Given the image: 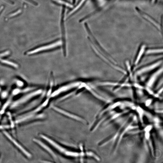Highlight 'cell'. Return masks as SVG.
Returning a JSON list of instances; mask_svg holds the SVG:
<instances>
[{"label": "cell", "instance_id": "obj_1", "mask_svg": "<svg viewBox=\"0 0 163 163\" xmlns=\"http://www.w3.org/2000/svg\"><path fill=\"white\" fill-rule=\"evenodd\" d=\"M42 92V90L39 89L36 91L31 92L26 96H24L22 98L20 99L17 101L15 102L12 105V107H16L20 104H23L25 102H26L32 98L33 97L37 95L41 94Z\"/></svg>", "mask_w": 163, "mask_h": 163}, {"label": "cell", "instance_id": "obj_2", "mask_svg": "<svg viewBox=\"0 0 163 163\" xmlns=\"http://www.w3.org/2000/svg\"><path fill=\"white\" fill-rule=\"evenodd\" d=\"M61 44V41H58L55 43H52L48 45L44 46L35 49H34V50L30 51L28 52L27 54L28 55H31L38 53L42 51H43L48 50L49 49H53L60 45Z\"/></svg>", "mask_w": 163, "mask_h": 163}, {"label": "cell", "instance_id": "obj_3", "mask_svg": "<svg viewBox=\"0 0 163 163\" xmlns=\"http://www.w3.org/2000/svg\"><path fill=\"white\" fill-rule=\"evenodd\" d=\"M4 133L7 137L24 154L28 157H31V155L21 145L18 143L14 138H13L7 132L5 131L4 132Z\"/></svg>", "mask_w": 163, "mask_h": 163}, {"label": "cell", "instance_id": "obj_4", "mask_svg": "<svg viewBox=\"0 0 163 163\" xmlns=\"http://www.w3.org/2000/svg\"><path fill=\"white\" fill-rule=\"evenodd\" d=\"M80 83H75L68 85L66 86H64L61 87L59 89L57 90L52 93L51 95L52 97H54L59 94L61 92L66 91L68 89H70L72 88L78 86Z\"/></svg>", "mask_w": 163, "mask_h": 163}, {"label": "cell", "instance_id": "obj_5", "mask_svg": "<svg viewBox=\"0 0 163 163\" xmlns=\"http://www.w3.org/2000/svg\"><path fill=\"white\" fill-rule=\"evenodd\" d=\"M138 10L139 12L143 18L149 21V22L151 23L158 29L159 30H161L160 25L158 24V23L154 19H153L152 18L149 16L148 15L141 11L139 9H138Z\"/></svg>", "mask_w": 163, "mask_h": 163}, {"label": "cell", "instance_id": "obj_6", "mask_svg": "<svg viewBox=\"0 0 163 163\" xmlns=\"http://www.w3.org/2000/svg\"><path fill=\"white\" fill-rule=\"evenodd\" d=\"M53 108L55 111L60 112V113L68 117H70L71 118L74 119L79 121L84 122V120L82 118L78 116L74 115L69 113H68L66 111H63V110L54 106H53Z\"/></svg>", "mask_w": 163, "mask_h": 163}, {"label": "cell", "instance_id": "obj_7", "mask_svg": "<svg viewBox=\"0 0 163 163\" xmlns=\"http://www.w3.org/2000/svg\"><path fill=\"white\" fill-rule=\"evenodd\" d=\"M41 136L42 138H43L46 141H48V142L50 143L55 148L57 149L58 150L60 151V152L63 153L65 152V153L66 151V150H65L64 148L60 146L55 142H54V141L49 139L48 138L42 135H41Z\"/></svg>", "mask_w": 163, "mask_h": 163}, {"label": "cell", "instance_id": "obj_8", "mask_svg": "<svg viewBox=\"0 0 163 163\" xmlns=\"http://www.w3.org/2000/svg\"><path fill=\"white\" fill-rule=\"evenodd\" d=\"M34 141L38 144L41 145L42 147L44 148L45 149L48 151L50 154L52 155L53 157H55L56 156L54 154L53 152L47 146H46L44 143L41 142V141L36 139H34Z\"/></svg>", "mask_w": 163, "mask_h": 163}, {"label": "cell", "instance_id": "obj_9", "mask_svg": "<svg viewBox=\"0 0 163 163\" xmlns=\"http://www.w3.org/2000/svg\"><path fill=\"white\" fill-rule=\"evenodd\" d=\"M0 61L3 63L10 65V66H12L15 68H17L18 67V65L17 64L8 60H1L0 59Z\"/></svg>", "mask_w": 163, "mask_h": 163}, {"label": "cell", "instance_id": "obj_10", "mask_svg": "<svg viewBox=\"0 0 163 163\" xmlns=\"http://www.w3.org/2000/svg\"><path fill=\"white\" fill-rule=\"evenodd\" d=\"M48 99L46 100V101L42 105H41L38 108L36 109V110L33 111L29 113L28 114H27V115H30L31 114H33L39 111L43 107H45L48 104Z\"/></svg>", "mask_w": 163, "mask_h": 163}, {"label": "cell", "instance_id": "obj_11", "mask_svg": "<svg viewBox=\"0 0 163 163\" xmlns=\"http://www.w3.org/2000/svg\"><path fill=\"white\" fill-rule=\"evenodd\" d=\"M65 154L69 156L76 157L79 156L80 155V154L78 153L71 151H67Z\"/></svg>", "mask_w": 163, "mask_h": 163}, {"label": "cell", "instance_id": "obj_12", "mask_svg": "<svg viewBox=\"0 0 163 163\" xmlns=\"http://www.w3.org/2000/svg\"><path fill=\"white\" fill-rule=\"evenodd\" d=\"M10 100H8L7 102V103L5 104L4 105V106L3 108H2L1 111V113L3 114L4 112V111L7 107L8 105L10 103Z\"/></svg>", "mask_w": 163, "mask_h": 163}, {"label": "cell", "instance_id": "obj_13", "mask_svg": "<svg viewBox=\"0 0 163 163\" xmlns=\"http://www.w3.org/2000/svg\"><path fill=\"white\" fill-rule=\"evenodd\" d=\"M10 54L9 51H7L5 52L0 54V57L5 56L9 55Z\"/></svg>", "mask_w": 163, "mask_h": 163}, {"label": "cell", "instance_id": "obj_14", "mask_svg": "<svg viewBox=\"0 0 163 163\" xmlns=\"http://www.w3.org/2000/svg\"><path fill=\"white\" fill-rule=\"evenodd\" d=\"M16 84L19 87L23 86L24 84L22 82L19 80L17 81Z\"/></svg>", "mask_w": 163, "mask_h": 163}, {"label": "cell", "instance_id": "obj_15", "mask_svg": "<svg viewBox=\"0 0 163 163\" xmlns=\"http://www.w3.org/2000/svg\"><path fill=\"white\" fill-rule=\"evenodd\" d=\"M21 91L19 89H16L13 91V94L14 95H16L19 93Z\"/></svg>", "mask_w": 163, "mask_h": 163}, {"label": "cell", "instance_id": "obj_16", "mask_svg": "<svg viewBox=\"0 0 163 163\" xmlns=\"http://www.w3.org/2000/svg\"><path fill=\"white\" fill-rule=\"evenodd\" d=\"M32 89V88H28L24 89V90H23L22 91V92H27L29 91H30V90H31Z\"/></svg>", "mask_w": 163, "mask_h": 163}, {"label": "cell", "instance_id": "obj_17", "mask_svg": "<svg viewBox=\"0 0 163 163\" xmlns=\"http://www.w3.org/2000/svg\"><path fill=\"white\" fill-rule=\"evenodd\" d=\"M2 96L3 97H5L7 96V93L6 92H4L2 95Z\"/></svg>", "mask_w": 163, "mask_h": 163}, {"label": "cell", "instance_id": "obj_18", "mask_svg": "<svg viewBox=\"0 0 163 163\" xmlns=\"http://www.w3.org/2000/svg\"><path fill=\"white\" fill-rule=\"evenodd\" d=\"M0 91H1V89H0Z\"/></svg>", "mask_w": 163, "mask_h": 163}]
</instances>
